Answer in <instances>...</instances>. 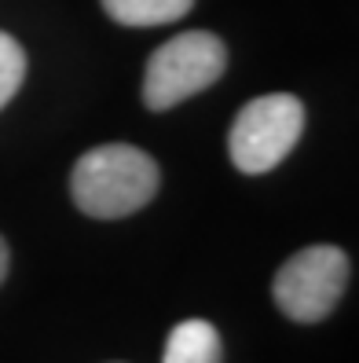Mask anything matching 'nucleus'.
Returning <instances> with one entry per match:
<instances>
[{
    "instance_id": "obj_3",
    "label": "nucleus",
    "mask_w": 359,
    "mask_h": 363,
    "mask_svg": "<svg viewBox=\"0 0 359 363\" xmlns=\"http://www.w3.org/2000/svg\"><path fill=\"white\" fill-rule=\"evenodd\" d=\"M304 133V103L290 92H271L249 99L227 136V155L239 173L261 177L271 173Z\"/></svg>"
},
{
    "instance_id": "obj_8",
    "label": "nucleus",
    "mask_w": 359,
    "mask_h": 363,
    "mask_svg": "<svg viewBox=\"0 0 359 363\" xmlns=\"http://www.w3.org/2000/svg\"><path fill=\"white\" fill-rule=\"evenodd\" d=\"M8 264H11V253H8L4 235H0V283H4V275H8Z\"/></svg>"
},
{
    "instance_id": "obj_6",
    "label": "nucleus",
    "mask_w": 359,
    "mask_h": 363,
    "mask_svg": "<svg viewBox=\"0 0 359 363\" xmlns=\"http://www.w3.org/2000/svg\"><path fill=\"white\" fill-rule=\"evenodd\" d=\"M118 26H169L195 8V0H99Z\"/></svg>"
},
{
    "instance_id": "obj_1",
    "label": "nucleus",
    "mask_w": 359,
    "mask_h": 363,
    "mask_svg": "<svg viewBox=\"0 0 359 363\" xmlns=\"http://www.w3.org/2000/svg\"><path fill=\"white\" fill-rule=\"evenodd\" d=\"M161 169L132 143H103L84 151L70 173V199L84 217L121 220L158 195Z\"/></svg>"
},
{
    "instance_id": "obj_5",
    "label": "nucleus",
    "mask_w": 359,
    "mask_h": 363,
    "mask_svg": "<svg viewBox=\"0 0 359 363\" xmlns=\"http://www.w3.org/2000/svg\"><path fill=\"white\" fill-rule=\"evenodd\" d=\"M161 363H224V341L209 319H183L169 330Z\"/></svg>"
},
{
    "instance_id": "obj_7",
    "label": "nucleus",
    "mask_w": 359,
    "mask_h": 363,
    "mask_svg": "<svg viewBox=\"0 0 359 363\" xmlns=\"http://www.w3.org/2000/svg\"><path fill=\"white\" fill-rule=\"evenodd\" d=\"M23 81H26V52L11 33L0 30V111L15 99Z\"/></svg>"
},
{
    "instance_id": "obj_2",
    "label": "nucleus",
    "mask_w": 359,
    "mask_h": 363,
    "mask_svg": "<svg viewBox=\"0 0 359 363\" xmlns=\"http://www.w3.org/2000/svg\"><path fill=\"white\" fill-rule=\"evenodd\" d=\"M227 70V45L213 30H187L147 59L143 103L147 111H169L183 99L205 92Z\"/></svg>"
},
{
    "instance_id": "obj_4",
    "label": "nucleus",
    "mask_w": 359,
    "mask_h": 363,
    "mask_svg": "<svg viewBox=\"0 0 359 363\" xmlns=\"http://www.w3.org/2000/svg\"><path fill=\"white\" fill-rule=\"evenodd\" d=\"M348 286V257L337 246H304L275 272L271 297L293 323H319L326 319Z\"/></svg>"
}]
</instances>
